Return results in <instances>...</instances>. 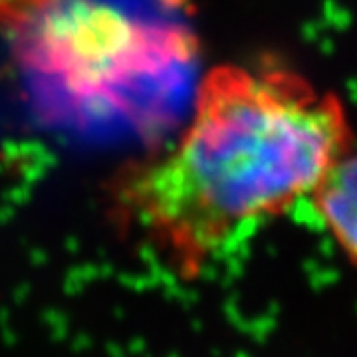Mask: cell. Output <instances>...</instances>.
<instances>
[{
	"label": "cell",
	"mask_w": 357,
	"mask_h": 357,
	"mask_svg": "<svg viewBox=\"0 0 357 357\" xmlns=\"http://www.w3.org/2000/svg\"><path fill=\"white\" fill-rule=\"evenodd\" d=\"M310 199L324 229L357 266V151L344 155Z\"/></svg>",
	"instance_id": "cell-2"
},
{
	"label": "cell",
	"mask_w": 357,
	"mask_h": 357,
	"mask_svg": "<svg viewBox=\"0 0 357 357\" xmlns=\"http://www.w3.org/2000/svg\"><path fill=\"white\" fill-rule=\"evenodd\" d=\"M344 102L286 68L220 64L167 151L119 177V203L192 276L244 227L312 197L351 151Z\"/></svg>",
	"instance_id": "cell-1"
}]
</instances>
